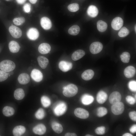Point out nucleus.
Masks as SVG:
<instances>
[{
	"label": "nucleus",
	"instance_id": "1",
	"mask_svg": "<svg viewBox=\"0 0 136 136\" xmlns=\"http://www.w3.org/2000/svg\"><path fill=\"white\" fill-rule=\"evenodd\" d=\"M63 89V94L67 97H71L75 96L77 93L78 90L77 86L73 84H70L64 87Z\"/></svg>",
	"mask_w": 136,
	"mask_h": 136
},
{
	"label": "nucleus",
	"instance_id": "2",
	"mask_svg": "<svg viewBox=\"0 0 136 136\" xmlns=\"http://www.w3.org/2000/svg\"><path fill=\"white\" fill-rule=\"evenodd\" d=\"M15 67V65L14 63L10 60H4L0 62V69L6 72L12 71Z\"/></svg>",
	"mask_w": 136,
	"mask_h": 136
},
{
	"label": "nucleus",
	"instance_id": "3",
	"mask_svg": "<svg viewBox=\"0 0 136 136\" xmlns=\"http://www.w3.org/2000/svg\"><path fill=\"white\" fill-rule=\"evenodd\" d=\"M66 108L65 104L63 102H60L57 104L54 107V112L56 116H60L65 112Z\"/></svg>",
	"mask_w": 136,
	"mask_h": 136
},
{
	"label": "nucleus",
	"instance_id": "4",
	"mask_svg": "<svg viewBox=\"0 0 136 136\" xmlns=\"http://www.w3.org/2000/svg\"><path fill=\"white\" fill-rule=\"evenodd\" d=\"M124 109V105L122 102L120 101L113 104L111 107L112 112L113 114L116 115L122 114Z\"/></svg>",
	"mask_w": 136,
	"mask_h": 136
},
{
	"label": "nucleus",
	"instance_id": "5",
	"mask_svg": "<svg viewBox=\"0 0 136 136\" xmlns=\"http://www.w3.org/2000/svg\"><path fill=\"white\" fill-rule=\"evenodd\" d=\"M103 47V45L101 43L96 42L92 43L90 45L89 49L92 54H96L100 52L102 50Z\"/></svg>",
	"mask_w": 136,
	"mask_h": 136
},
{
	"label": "nucleus",
	"instance_id": "6",
	"mask_svg": "<svg viewBox=\"0 0 136 136\" xmlns=\"http://www.w3.org/2000/svg\"><path fill=\"white\" fill-rule=\"evenodd\" d=\"M9 30L11 35L14 38H18L22 35L21 29L18 27L14 25H11L9 28Z\"/></svg>",
	"mask_w": 136,
	"mask_h": 136
},
{
	"label": "nucleus",
	"instance_id": "7",
	"mask_svg": "<svg viewBox=\"0 0 136 136\" xmlns=\"http://www.w3.org/2000/svg\"><path fill=\"white\" fill-rule=\"evenodd\" d=\"M75 115L77 117L82 119H85L89 116L88 112L86 110L81 108L76 109L74 112Z\"/></svg>",
	"mask_w": 136,
	"mask_h": 136
},
{
	"label": "nucleus",
	"instance_id": "8",
	"mask_svg": "<svg viewBox=\"0 0 136 136\" xmlns=\"http://www.w3.org/2000/svg\"><path fill=\"white\" fill-rule=\"evenodd\" d=\"M123 23V20L121 18L117 17L112 20L111 23V26L114 29L118 30L122 26Z\"/></svg>",
	"mask_w": 136,
	"mask_h": 136
},
{
	"label": "nucleus",
	"instance_id": "9",
	"mask_svg": "<svg viewBox=\"0 0 136 136\" xmlns=\"http://www.w3.org/2000/svg\"><path fill=\"white\" fill-rule=\"evenodd\" d=\"M27 36L30 40H37L39 36V33L38 30L35 28H30L27 32Z\"/></svg>",
	"mask_w": 136,
	"mask_h": 136
},
{
	"label": "nucleus",
	"instance_id": "10",
	"mask_svg": "<svg viewBox=\"0 0 136 136\" xmlns=\"http://www.w3.org/2000/svg\"><path fill=\"white\" fill-rule=\"evenodd\" d=\"M30 76L34 81L37 82L41 81L43 78L42 73L40 70L36 69H34L32 71Z\"/></svg>",
	"mask_w": 136,
	"mask_h": 136
},
{
	"label": "nucleus",
	"instance_id": "11",
	"mask_svg": "<svg viewBox=\"0 0 136 136\" xmlns=\"http://www.w3.org/2000/svg\"><path fill=\"white\" fill-rule=\"evenodd\" d=\"M121 98V95L119 92L114 91L110 95L109 98L110 103L113 104L120 101Z\"/></svg>",
	"mask_w": 136,
	"mask_h": 136
},
{
	"label": "nucleus",
	"instance_id": "12",
	"mask_svg": "<svg viewBox=\"0 0 136 136\" xmlns=\"http://www.w3.org/2000/svg\"><path fill=\"white\" fill-rule=\"evenodd\" d=\"M59 69L63 72H67L71 69L73 66L72 63L65 61H61L59 64Z\"/></svg>",
	"mask_w": 136,
	"mask_h": 136
},
{
	"label": "nucleus",
	"instance_id": "13",
	"mask_svg": "<svg viewBox=\"0 0 136 136\" xmlns=\"http://www.w3.org/2000/svg\"><path fill=\"white\" fill-rule=\"evenodd\" d=\"M40 23L42 28L45 30H48L52 27V23L48 17H42L40 20Z\"/></svg>",
	"mask_w": 136,
	"mask_h": 136
},
{
	"label": "nucleus",
	"instance_id": "14",
	"mask_svg": "<svg viewBox=\"0 0 136 136\" xmlns=\"http://www.w3.org/2000/svg\"><path fill=\"white\" fill-rule=\"evenodd\" d=\"M33 131L35 134L39 135L44 134L46 132L45 126L42 124H39L35 126L33 129Z\"/></svg>",
	"mask_w": 136,
	"mask_h": 136
},
{
	"label": "nucleus",
	"instance_id": "15",
	"mask_svg": "<svg viewBox=\"0 0 136 136\" xmlns=\"http://www.w3.org/2000/svg\"><path fill=\"white\" fill-rule=\"evenodd\" d=\"M136 73L135 68L132 66H129L126 67L124 71V74L125 77L127 78L132 77Z\"/></svg>",
	"mask_w": 136,
	"mask_h": 136
},
{
	"label": "nucleus",
	"instance_id": "16",
	"mask_svg": "<svg viewBox=\"0 0 136 136\" xmlns=\"http://www.w3.org/2000/svg\"><path fill=\"white\" fill-rule=\"evenodd\" d=\"M51 47L48 44L43 43L39 46L38 50L39 52L42 54H46L48 53L50 51Z\"/></svg>",
	"mask_w": 136,
	"mask_h": 136
},
{
	"label": "nucleus",
	"instance_id": "17",
	"mask_svg": "<svg viewBox=\"0 0 136 136\" xmlns=\"http://www.w3.org/2000/svg\"><path fill=\"white\" fill-rule=\"evenodd\" d=\"M107 98V94L104 91H100L97 94L96 100L99 103L103 104L106 101Z\"/></svg>",
	"mask_w": 136,
	"mask_h": 136
},
{
	"label": "nucleus",
	"instance_id": "18",
	"mask_svg": "<svg viewBox=\"0 0 136 136\" xmlns=\"http://www.w3.org/2000/svg\"><path fill=\"white\" fill-rule=\"evenodd\" d=\"M18 80L19 83L21 84H26L29 82L30 77L27 74L23 73L19 75Z\"/></svg>",
	"mask_w": 136,
	"mask_h": 136
},
{
	"label": "nucleus",
	"instance_id": "19",
	"mask_svg": "<svg viewBox=\"0 0 136 136\" xmlns=\"http://www.w3.org/2000/svg\"><path fill=\"white\" fill-rule=\"evenodd\" d=\"M9 48L10 51L12 53H17L19 51L20 46L16 42L12 41L9 44Z\"/></svg>",
	"mask_w": 136,
	"mask_h": 136
},
{
	"label": "nucleus",
	"instance_id": "20",
	"mask_svg": "<svg viewBox=\"0 0 136 136\" xmlns=\"http://www.w3.org/2000/svg\"><path fill=\"white\" fill-rule=\"evenodd\" d=\"M85 54V52L84 50H78L73 53L72 55V58L73 60L76 61L81 58Z\"/></svg>",
	"mask_w": 136,
	"mask_h": 136
},
{
	"label": "nucleus",
	"instance_id": "21",
	"mask_svg": "<svg viewBox=\"0 0 136 136\" xmlns=\"http://www.w3.org/2000/svg\"><path fill=\"white\" fill-rule=\"evenodd\" d=\"M25 128L22 125H18L15 127L13 130V135L15 136H20L24 134L25 131Z\"/></svg>",
	"mask_w": 136,
	"mask_h": 136
},
{
	"label": "nucleus",
	"instance_id": "22",
	"mask_svg": "<svg viewBox=\"0 0 136 136\" xmlns=\"http://www.w3.org/2000/svg\"><path fill=\"white\" fill-rule=\"evenodd\" d=\"M94 75L93 71L91 69H88L84 71L81 75L82 78L84 80L88 81L91 79Z\"/></svg>",
	"mask_w": 136,
	"mask_h": 136
},
{
	"label": "nucleus",
	"instance_id": "23",
	"mask_svg": "<svg viewBox=\"0 0 136 136\" xmlns=\"http://www.w3.org/2000/svg\"><path fill=\"white\" fill-rule=\"evenodd\" d=\"M88 15L91 17H95L97 16L98 13V10L95 6L91 5L89 6L87 10Z\"/></svg>",
	"mask_w": 136,
	"mask_h": 136
},
{
	"label": "nucleus",
	"instance_id": "24",
	"mask_svg": "<svg viewBox=\"0 0 136 136\" xmlns=\"http://www.w3.org/2000/svg\"><path fill=\"white\" fill-rule=\"evenodd\" d=\"M37 60L39 65L43 69L46 67L49 62L48 59L42 56H39L38 57Z\"/></svg>",
	"mask_w": 136,
	"mask_h": 136
},
{
	"label": "nucleus",
	"instance_id": "25",
	"mask_svg": "<svg viewBox=\"0 0 136 136\" xmlns=\"http://www.w3.org/2000/svg\"><path fill=\"white\" fill-rule=\"evenodd\" d=\"M81 100L83 104L85 105H88L91 104L93 102L94 98L91 95L85 94L82 96Z\"/></svg>",
	"mask_w": 136,
	"mask_h": 136
},
{
	"label": "nucleus",
	"instance_id": "26",
	"mask_svg": "<svg viewBox=\"0 0 136 136\" xmlns=\"http://www.w3.org/2000/svg\"><path fill=\"white\" fill-rule=\"evenodd\" d=\"M14 96L15 98L17 100L22 99L25 96L23 90L21 88L17 89L14 91Z\"/></svg>",
	"mask_w": 136,
	"mask_h": 136
},
{
	"label": "nucleus",
	"instance_id": "27",
	"mask_svg": "<svg viewBox=\"0 0 136 136\" xmlns=\"http://www.w3.org/2000/svg\"><path fill=\"white\" fill-rule=\"evenodd\" d=\"M14 112L15 111L14 109L9 106H5L3 110V114L7 117H9L13 115Z\"/></svg>",
	"mask_w": 136,
	"mask_h": 136
},
{
	"label": "nucleus",
	"instance_id": "28",
	"mask_svg": "<svg viewBox=\"0 0 136 136\" xmlns=\"http://www.w3.org/2000/svg\"><path fill=\"white\" fill-rule=\"evenodd\" d=\"M97 26L98 31L101 32H103L106 30L107 25L105 22L102 20H99L97 22Z\"/></svg>",
	"mask_w": 136,
	"mask_h": 136
},
{
	"label": "nucleus",
	"instance_id": "29",
	"mask_svg": "<svg viewBox=\"0 0 136 136\" xmlns=\"http://www.w3.org/2000/svg\"><path fill=\"white\" fill-rule=\"evenodd\" d=\"M52 127L53 130L57 133H61L63 130V128L62 125L56 122H54L52 123Z\"/></svg>",
	"mask_w": 136,
	"mask_h": 136
},
{
	"label": "nucleus",
	"instance_id": "30",
	"mask_svg": "<svg viewBox=\"0 0 136 136\" xmlns=\"http://www.w3.org/2000/svg\"><path fill=\"white\" fill-rule=\"evenodd\" d=\"M80 30L79 27L77 25H74L71 27L69 29V34L72 35H76L79 33Z\"/></svg>",
	"mask_w": 136,
	"mask_h": 136
},
{
	"label": "nucleus",
	"instance_id": "31",
	"mask_svg": "<svg viewBox=\"0 0 136 136\" xmlns=\"http://www.w3.org/2000/svg\"><path fill=\"white\" fill-rule=\"evenodd\" d=\"M120 57L121 61L124 63H127L129 61L130 57V55L128 52H123L120 55Z\"/></svg>",
	"mask_w": 136,
	"mask_h": 136
},
{
	"label": "nucleus",
	"instance_id": "32",
	"mask_svg": "<svg viewBox=\"0 0 136 136\" xmlns=\"http://www.w3.org/2000/svg\"><path fill=\"white\" fill-rule=\"evenodd\" d=\"M41 101L42 105L45 107H48L51 104L50 99L46 96H43L41 97Z\"/></svg>",
	"mask_w": 136,
	"mask_h": 136
},
{
	"label": "nucleus",
	"instance_id": "33",
	"mask_svg": "<svg viewBox=\"0 0 136 136\" xmlns=\"http://www.w3.org/2000/svg\"><path fill=\"white\" fill-rule=\"evenodd\" d=\"M25 18L23 17L15 18L13 20L14 24L16 25L20 26L22 25L25 22Z\"/></svg>",
	"mask_w": 136,
	"mask_h": 136
},
{
	"label": "nucleus",
	"instance_id": "34",
	"mask_svg": "<svg viewBox=\"0 0 136 136\" xmlns=\"http://www.w3.org/2000/svg\"><path fill=\"white\" fill-rule=\"evenodd\" d=\"M107 113V109L104 107L98 108L97 110V115L98 117H102L106 115Z\"/></svg>",
	"mask_w": 136,
	"mask_h": 136
},
{
	"label": "nucleus",
	"instance_id": "35",
	"mask_svg": "<svg viewBox=\"0 0 136 136\" xmlns=\"http://www.w3.org/2000/svg\"><path fill=\"white\" fill-rule=\"evenodd\" d=\"M45 116V112L44 110L42 108L39 109L35 113L36 118L39 119H43Z\"/></svg>",
	"mask_w": 136,
	"mask_h": 136
},
{
	"label": "nucleus",
	"instance_id": "36",
	"mask_svg": "<svg viewBox=\"0 0 136 136\" xmlns=\"http://www.w3.org/2000/svg\"><path fill=\"white\" fill-rule=\"evenodd\" d=\"M129 33V30L126 28L124 27L119 31L118 35L120 37H124L127 36Z\"/></svg>",
	"mask_w": 136,
	"mask_h": 136
},
{
	"label": "nucleus",
	"instance_id": "37",
	"mask_svg": "<svg viewBox=\"0 0 136 136\" xmlns=\"http://www.w3.org/2000/svg\"><path fill=\"white\" fill-rule=\"evenodd\" d=\"M68 10L71 12H76L79 9V6L77 3H73L69 5L68 6Z\"/></svg>",
	"mask_w": 136,
	"mask_h": 136
},
{
	"label": "nucleus",
	"instance_id": "38",
	"mask_svg": "<svg viewBox=\"0 0 136 136\" xmlns=\"http://www.w3.org/2000/svg\"><path fill=\"white\" fill-rule=\"evenodd\" d=\"M105 128L104 126L97 127L95 130V133L99 135H103L105 133Z\"/></svg>",
	"mask_w": 136,
	"mask_h": 136
},
{
	"label": "nucleus",
	"instance_id": "39",
	"mask_svg": "<svg viewBox=\"0 0 136 136\" xmlns=\"http://www.w3.org/2000/svg\"><path fill=\"white\" fill-rule=\"evenodd\" d=\"M129 89L132 91H135L136 90V82L135 81H130L128 84Z\"/></svg>",
	"mask_w": 136,
	"mask_h": 136
},
{
	"label": "nucleus",
	"instance_id": "40",
	"mask_svg": "<svg viewBox=\"0 0 136 136\" xmlns=\"http://www.w3.org/2000/svg\"><path fill=\"white\" fill-rule=\"evenodd\" d=\"M8 76L7 73L2 70H0V82L6 80Z\"/></svg>",
	"mask_w": 136,
	"mask_h": 136
},
{
	"label": "nucleus",
	"instance_id": "41",
	"mask_svg": "<svg viewBox=\"0 0 136 136\" xmlns=\"http://www.w3.org/2000/svg\"><path fill=\"white\" fill-rule=\"evenodd\" d=\"M23 11L26 13H29L31 10V6L30 4L28 3L25 4L23 7Z\"/></svg>",
	"mask_w": 136,
	"mask_h": 136
},
{
	"label": "nucleus",
	"instance_id": "42",
	"mask_svg": "<svg viewBox=\"0 0 136 136\" xmlns=\"http://www.w3.org/2000/svg\"><path fill=\"white\" fill-rule=\"evenodd\" d=\"M126 100L128 103L131 105H133L136 102L135 99L133 97L129 95L126 97Z\"/></svg>",
	"mask_w": 136,
	"mask_h": 136
},
{
	"label": "nucleus",
	"instance_id": "43",
	"mask_svg": "<svg viewBox=\"0 0 136 136\" xmlns=\"http://www.w3.org/2000/svg\"><path fill=\"white\" fill-rule=\"evenodd\" d=\"M129 116L130 118L132 120L136 121V112L135 111L130 112L129 113Z\"/></svg>",
	"mask_w": 136,
	"mask_h": 136
},
{
	"label": "nucleus",
	"instance_id": "44",
	"mask_svg": "<svg viewBox=\"0 0 136 136\" xmlns=\"http://www.w3.org/2000/svg\"><path fill=\"white\" fill-rule=\"evenodd\" d=\"M130 131L132 133H134L136 131V125L134 124L132 125L129 129Z\"/></svg>",
	"mask_w": 136,
	"mask_h": 136
},
{
	"label": "nucleus",
	"instance_id": "45",
	"mask_svg": "<svg viewBox=\"0 0 136 136\" xmlns=\"http://www.w3.org/2000/svg\"><path fill=\"white\" fill-rule=\"evenodd\" d=\"M65 136H77V134L75 133H66L65 135Z\"/></svg>",
	"mask_w": 136,
	"mask_h": 136
},
{
	"label": "nucleus",
	"instance_id": "46",
	"mask_svg": "<svg viewBox=\"0 0 136 136\" xmlns=\"http://www.w3.org/2000/svg\"><path fill=\"white\" fill-rule=\"evenodd\" d=\"M26 0H16L17 3L19 4H24Z\"/></svg>",
	"mask_w": 136,
	"mask_h": 136
},
{
	"label": "nucleus",
	"instance_id": "47",
	"mask_svg": "<svg viewBox=\"0 0 136 136\" xmlns=\"http://www.w3.org/2000/svg\"><path fill=\"white\" fill-rule=\"evenodd\" d=\"M30 2L32 4H35L37 2V0H29Z\"/></svg>",
	"mask_w": 136,
	"mask_h": 136
},
{
	"label": "nucleus",
	"instance_id": "48",
	"mask_svg": "<svg viewBox=\"0 0 136 136\" xmlns=\"http://www.w3.org/2000/svg\"><path fill=\"white\" fill-rule=\"evenodd\" d=\"M123 136H132V135L131 134L129 133H126L123 134Z\"/></svg>",
	"mask_w": 136,
	"mask_h": 136
},
{
	"label": "nucleus",
	"instance_id": "49",
	"mask_svg": "<svg viewBox=\"0 0 136 136\" xmlns=\"http://www.w3.org/2000/svg\"><path fill=\"white\" fill-rule=\"evenodd\" d=\"M8 75H12L13 74V71H11L7 73Z\"/></svg>",
	"mask_w": 136,
	"mask_h": 136
},
{
	"label": "nucleus",
	"instance_id": "50",
	"mask_svg": "<svg viewBox=\"0 0 136 136\" xmlns=\"http://www.w3.org/2000/svg\"><path fill=\"white\" fill-rule=\"evenodd\" d=\"M85 136H92V135H89V134H87V135H86Z\"/></svg>",
	"mask_w": 136,
	"mask_h": 136
},
{
	"label": "nucleus",
	"instance_id": "51",
	"mask_svg": "<svg viewBox=\"0 0 136 136\" xmlns=\"http://www.w3.org/2000/svg\"><path fill=\"white\" fill-rule=\"evenodd\" d=\"M135 32H136V25H135Z\"/></svg>",
	"mask_w": 136,
	"mask_h": 136
},
{
	"label": "nucleus",
	"instance_id": "52",
	"mask_svg": "<svg viewBox=\"0 0 136 136\" xmlns=\"http://www.w3.org/2000/svg\"><path fill=\"white\" fill-rule=\"evenodd\" d=\"M6 0L7 1H9L10 0Z\"/></svg>",
	"mask_w": 136,
	"mask_h": 136
}]
</instances>
